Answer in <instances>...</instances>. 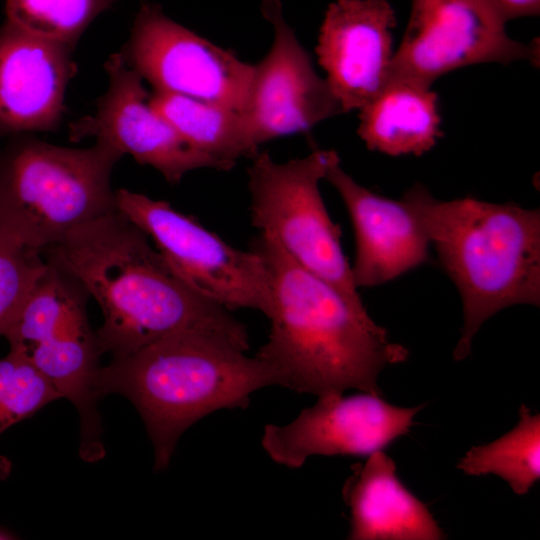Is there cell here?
<instances>
[{
    "label": "cell",
    "instance_id": "cell-3",
    "mask_svg": "<svg viewBox=\"0 0 540 540\" xmlns=\"http://www.w3.org/2000/svg\"><path fill=\"white\" fill-rule=\"evenodd\" d=\"M230 337L187 329L101 367L98 392L138 410L154 447V468L169 466L180 436L219 409H245L250 395L278 385L273 369Z\"/></svg>",
    "mask_w": 540,
    "mask_h": 540
},
{
    "label": "cell",
    "instance_id": "cell-11",
    "mask_svg": "<svg viewBox=\"0 0 540 540\" xmlns=\"http://www.w3.org/2000/svg\"><path fill=\"white\" fill-rule=\"evenodd\" d=\"M105 70L108 88L95 113L70 124L72 142L94 138L122 156L131 155L139 164L153 167L172 184L196 169L230 170L186 142L150 104L144 80L121 51L109 56Z\"/></svg>",
    "mask_w": 540,
    "mask_h": 540
},
{
    "label": "cell",
    "instance_id": "cell-16",
    "mask_svg": "<svg viewBox=\"0 0 540 540\" xmlns=\"http://www.w3.org/2000/svg\"><path fill=\"white\" fill-rule=\"evenodd\" d=\"M327 180L339 193L355 236L351 275L355 287H373L425 263L429 240L408 203L378 195L356 182L335 162Z\"/></svg>",
    "mask_w": 540,
    "mask_h": 540
},
{
    "label": "cell",
    "instance_id": "cell-25",
    "mask_svg": "<svg viewBox=\"0 0 540 540\" xmlns=\"http://www.w3.org/2000/svg\"><path fill=\"white\" fill-rule=\"evenodd\" d=\"M13 534L6 529L0 528V539H13Z\"/></svg>",
    "mask_w": 540,
    "mask_h": 540
},
{
    "label": "cell",
    "instance_id": "cell-23",
    "mask_svg": "<svg viewBox=\"0 0 540 540\" xmlns=\"http://www.w3.org/2000/svg\"><path fill=\"white\" fill-rule=\"evenodd\" d=\"M41 254L0 236V336L47 269Z\"/></svg>",
    "mask_w": 540,
    "mask_h": 540
},
{
    "label": "cell",
    "instance_id": "cell-17",
    "mask_svg": "<svg viewBox=\"0 0 540 540\" xmlns=\"http://www.w3.org/2000/svg\"><path fill=\"white\" fill-rule=\"evenodd\" d=\"M342 496L350 509L351 540H439L444 533L426 505L396 475L383 450L351 467Z\"/></svg>",
    "mask_w": 540,
    "mask_h": 540
},
{
    "label": "cell",
    "instance_id": "cell-20",
    "mask_svg": "<svg viewBox=\"0 0 540 540\" xmlns=\"http://www.w3.org/2000/svg\"><path fill=\"white\" fill-rule=\"evenodd\" d=\"M539 456L540 416L522 404L514 429L489 444L471 447L457 468L466 475H498L524 495L540 477Z\"/></svg>",
    "mask_w": 540,
    "mask_h": 540
},
{
    "label": "cell",
    "instance_id": "cell-9",
    "mask_svg": "<svg viewBox=\"0 0 540 540\" xmlns=\"http://www.w3.org/2000/svg\"><path fill=\"white\" fill-rule=\"evenodd\" d=\"M154 91L220 104L242 112L254 65L143 3L121 51Z\"/></svg>",
    "mask_w": 540,
    "mask_h": 540
},
{
    "label": "cell",
    "instance_id": "cell-21",
    "mask_svg": "<svg viewBox=\"0 0 540 540\" xmlns=\"http://www.w3.org/2000/svg\"><path fill=\"white\" fill-rule=\"evenodd\" d=\"M116 0H5L6 20L41 36L76 45Z\"/></svg>",
    "mask_w": 540,
    "mask_h": 540
},
{
    "label": "cell",
    "instance_id": "cell-22",
    "mask_svg": "<svg viewBox=\"0 0 540 540\" xmlns=\"http://www.w3.org/2000/svg\"><path fill=\"white\" fill-rule=\"evenodd\" d=\"M59 398L60 393L23 356L9 351L0 358V434ZM10 470L11 463L0 456V479Z\"/></svg>",
    "mask_w": 540,
    "mask_h": 540
},
{
    "label": "cell",
    "instance_id": "cell-7",
    "mask_svg": "<svg viewBox=\"0 0 540 540\" xmlns=\"http://www.w3.org/2000/svg\"><path fill=\"white\" fill-rule=\"evenodd\" d=\"M251 160L247 186L252 225L298 265L364 306L342 250L341 229L330 218L319 188L330 166L340 161L337 152L315 150L283 163L258 152Z\"/></svg>",
    "mask_w": 540,
    "mask_h": 540
},
{
    "label": "cell",
    "instance_id": "cell-5",
    "mask_svg": "<svg viewBox=\"0 0 540 540\" xmlns=\"http://www.w3.org/2000/svg\"><path fill=\"white\" fill-rule=\"evenodd\" d=\"M121 158L98 141L69 148L30 134L11 136L0 150V236L42 253L116 211L111 173Z\"/></svg>",
    "mask_w": 540,
    "mask_h": 540
},
{
    "label": "cell",
    "instance_id": "cell-6",
    "mask_svg": "<svg viewBox=\"0 0 540 540\" xmlns=\"http://www.w3.org/2000/svg\"><path fill=\"white\" fill-rule=\"evenodd\" d=\"M3 333L10 351L27 359L75 406L80 417V457L105 455L97 404L103 354L89 324L88 294L70 275L50 264Z\"/></svg>",
    "mask_w": 540,
    "mask_h": 540
},
{
    "label": "cell",
    "instance_id": "cell-2",
    "mask_svg": "<svg viewBox=\"0 0 540 540\" xmlns=\"http://www.w3.org/2000/svg\"><path fill=\"white\" fill-rule=\"evenodd\" d=\"M267 270L271 311L268 340L256 353L278 385L317 397L356 389L381 395V370L406 361L408 350L391 342L365 306L294 262L268 236L250 244Z\"/></svg>",
    "mask_w": 540,
    "mask_h": 540
},
{
    "label": "cell",
    "instance_id": "cell-12",
    "mask_svg": "<svg viewBox=\"0 0 540 540\" xmlns=\"http://www.w3.org/2000/svg\"><path fill=\"white\" fill-rule=\"evenodd\" d=\"M424 406L398 407L365 392L327 394L292 422L267 424L261 444L274 462L291 469L314 455L368 456L407 434Z\"/></svg>",
    "mask_w": 540,
    "mask_h": 540
},
{
    "label": "cell",
    "instance_id": "cell-14",
    "mask_svg": "<svg viewBox=\"0 0 540 540\" xmlns=\"http://www.w3.org/2000/svg\"><path fill=\"white\" fill-rule=\"evenodd\" d=\"M74 48L5 20L0 27V136L57 129L77 72Z\"/></svg>",
    "mask_w": 540,
    "mask_h": 540
},
{
    "label": "cell",
    "instance_id": "cell-1",
    "mask_svg": "<svg viewBox=\"0 0 540 540\" xmlns=\"http://www.w3.org/2000/svg\"><path fill=\"white\" fill-rule=\"evenodd\" d=\"M42 253L97 302L103 315L98 341L113 358L187 329L214 331L249 349L245 325L188 286L118 210L78 227Z\"/></svg>",
    "mask_w": 540,
    "mask_h": 540
},
{
    "label": "cell",
    "instance_id": "cell-19",
    "mask_svg": "<svg viewBox=\"0 0 540 540\" xmlns=\"http://www.w3.org/2000/svg\"><path fill=\"white\" fill-rule=\"evenodd\" d=\"M149 102L186 142L230 169L240 158L252 159L259 152L240 111L158 91Z\"/></svg>",
    "mask_w": 540,
    "mask_h": 540
},
{
    "label": "cell",
    "instance_id": "cell-15",
    "mask_svg": "<svg viewBox=\"0 0 540 540\" xmlns=\"http://www.w3.org/2000/svg\"><path fill=\"white\" fill-rule=\"evenodd\" d=\"M395 27L387 0H336L328 6L316 54L343 113L360 110L387 82Z\"/></svg>",
    "mask_w": 540,
    "mask_h": 540
},
{
    "label": "cell",
    "instance_id": "cell-18",
    "mask_svg": "<svg viewBox=\"0 0 540 540\" xmlns=\"http://www.w3.org/2000/svg\"><path fill=\"white\" fill-rule=\"evenodd\" d=\"M357 133L369 150L420 156L442 135L438 96L430 86L389 77L359 110Z\"/></svg>",
    "mask_w": 540,
    "mask_h": 540
},
{
    "label": "cell",
    "instance_id": "cell-8",
    "mask_svg": "<svg viewBox=\"0 0 540 540\" xmlns=\"http://www.w3.org/2000/svg\"><path fill=\"white\" fill-rule=\"evenodd\" d=\"M117 210L150 239L188 286L229 311H271L268 274L261 256L228 244L168 202L128 189L115 190Z\"/></svg>",
    "mask_w": 540,
    "mask_h": 540
},
{
    "label": "cell",
    "instance_id": "cell-13",
    "mask_svg": "<svg viewBox=\"0 0 540 540\" xmlns=\"http://www.w3.org/2000/svg\"><path fill=\"white\" fill-rule=\"evenodd\" d=\"M261 11L274 28L270 50L254 65L248 100L241 112L255 143L304 132L343 113L325 78L282 15L280 0H262Z\"/></svg>",
    "mask_w": 540,
    "mask_h": 540
},
{
    "label": "cell",
    "instance_id": "cell-10",
    "mask_svg": "<svg viewBox=\"0 0 540 540\" xmlns=\"http://www.w3.org/2000/svg\"><path fill=\"white\" fill-rule=\"evenodd\" d=\"M408 23L389 77L426 86L451 71L481 63L538 61V44L514 40L506 22L481 0H410Z\"/></svg>",
    "mask_w": 540,
    "mask_h": 540
},
{
    "label": "cell",
    "instance_id": "cell-4",
    "mask_svg": "<svg viewBox=\"0 0 540 540\" xmlns=\"http://www.w3.org/2000/svg\"><path fill=\"white\" fill-rule=\"evenodd\" d=\"M457 287L464 324L453 356L462 360L482 324L516 304H540V212L472 197L438 200L421 184L402 197Z\"/></svg>",
    "mask_w": 540,
    "mask_h": 540
},
{
    "label": "cell",
    "instance_id": "cell-24",
    "mask_svg": "<svg viewBox=\"0 0 540 540\" xmlns=\"http://www.w3.org/2000/svg\"><path fill=\"white\" fill-rule=\"evenodd\" d=\"M504 22L512 19L536 16L540 11V0H481Z\"/></svg>",
    "mask_w": 540,
    "mask_h": 540
}]
</instances>
